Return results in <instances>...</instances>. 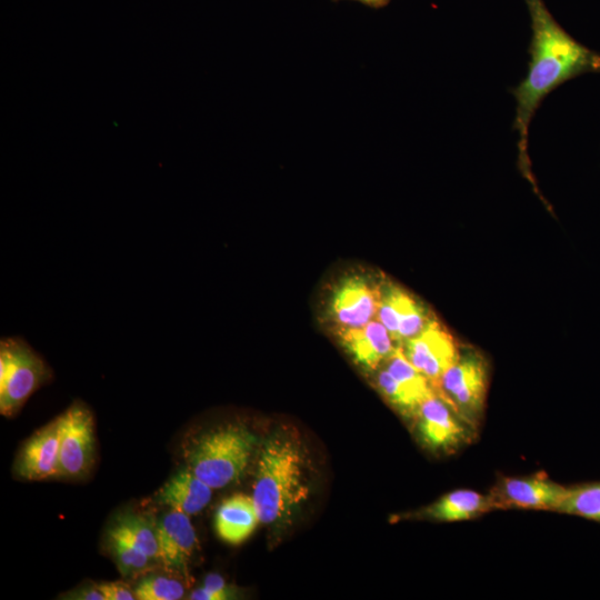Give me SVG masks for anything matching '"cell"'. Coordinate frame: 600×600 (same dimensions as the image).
Masks as SVG:
<instances>
[{"mask_svg": "<svg viewBox=\"0 0 600 600\" xmlns=\"http://www.w3.org/2000/svg\"><path fill=\"white\" fill-rule=\"evenodd\" d=\"M489 494L456 490L427 507L420 516L442 522L469 520L493 510Z\"/></svg>", "mask_w": 600, "mask_h": 600, "instance_id": "obj_16", "label": "cell"}, {"mask_svg": "<svg viewBox=\"0 0 600 600\" xmlns=\"http://www.w3.org/2000/svg\"><path fill=\"white\" fill-rule=\"evenodd\" d=\"M190 516L171 509L156 524L160 560L166 567L186 573L197 547Z\"/></svg>", "mask_w": 600, "mask_h": 600, "instance_id": "obj_12", "label": "cell"}, {"mask_svg": "<svg viewBox=\"0 0 600 600\" xmlns=\"http://www.w3.org/2000/svg\"><path fill=\"white\" fill-rule=\"evenodd\" d=\"M386 362V370L420 403L437 393L429 380L407 359L401 347L396 348Z\"/></svg>", "mask_w": 600, "mask_h": 600, "instance_id": "obj_19", "label": "cell"}, {"mask_svg": "<svg viewBox=\"0 0 600 600\" xmlns=\"http://www.w3.org/2000/svg\"><path fill=\"white\" fill-rule=\"evenodd\" d=\"M60 419L59 477L77 479L91 469L94 457V421L89 408L74 401Z\"/></svg>", "mask_w": 600, "mask_h": 600, "instance_id": "obj_6", "label": "cell"}, {"mask_svg": "<svg viewBox=\"0 0 600 600\" xmlns=\"http://www.w3.org/2000/svg\"><path fill=\"white\" fill-rule=\"evenodd\" d=\"M109 533L123 538L151 559L159 557L156 526L152 527L147 518L140 514H121Z\"/></svg>", "mask_w": 600, "mask_h": 600, "instance_id": "obj_17", "label": "cell"}, {"mask_svg": "<svg viewBox=\"0 0 600 600\" xmlns=\"http://www.w3.org/2000/svg\"><path fill=\"white\" fill-rule=\"evenodd\" d=\"M488 362L472 349L462 350L441 377L438 394L474 430L482 419L488 392Z\"/></svg>", "mask_w": 600, "mask_h": 600, "instance_id": "obj_5", "label": "cell"}, {"mask_svg": "<svg viewBox=\"0 0 600 600\" xmlns=\"http://www.w3.org/2000/svg\"><path fill=\"white\" fill-rule=\"evenodd\" d=\"M257 444L247 428L229 424L203 433L187 452V468L212 489L238 481Z\"/></svg>", "mask_w": 600, "mask_h": 600, "instance_id": "obj_3", "label": "cell"}, {"mask_svg": "<svg viewBox=\"0 0 600 600\" xmlns=\"http://www.w3.org/2000/svg\"><path fill=\"white\" fill-rule=\"evenodd\" d=\"M72 597H69L68 599H77V600H106L102 592L98 589V587H84L81 588L79 591H74Z\"/></svg>", "mask_w": 600, "mask_h": 600, "instance_id": "obj_26", "label": "cell"}, {"mask_svg": "<svg viewBox=\"0 0 600 600\" xmlns=\"http://www.w3.org/2000/svg\"><path fill=\"white\" fill-rule=\"evenodd\" d=\"M416 418L419 438L432 451L451 453L473 436L474 429L438 393L421 403Z\"/></svg>", "mask_w": 600, "mask_h": 600, "instance_id": "obj_7", "label": "cell"}, {"mask_svg": "<svg viewBox=\"0 0 600 600\" xmlns=\"http://www.w3.org/2000/svg\"><path fill=\"white\" fill-rule=\"evenodd\" d=\"M109 538L119 571L123 576H136L146 571L150 557L119 536L109 533Z\"/></svg>", "mask_w": 600, "mask_h": 600, "instance_id": "obj_22", "label": "cell"}, {"mask_svg": "<svg viewBox=\"0 0 600 600\" xmlns=\"http://www.w3.org/2000/svg\"><path fill=\"white\" fill-rule=\"evenodd\" d=\"M60 419L57 417L32 434L21 448L17 473L27 480L59 477Z\"/></svg>", "mask_w": 600, "mask_h": 600, "instance_id": "obj_11", "label": "cell"}, {"mask_svg": "<svg viewBox=\"0 0 600 600\" xmlns=\"http://www.w3.org/2000/svg\"><path fill=\"white\" fill-rule=\"evenodd\" d=\"M260 523L252 497L237 493L226 499L216 513V530L220 539L231 544L243 542Z\"/></svg>", "mask_w": 600, "mask_h": 600, "instance_id": "obj_15", "label": "cell"}, {"mask_svg": "<svg viewBox=\"0 0 600 600\" xmlns=\"http://www.w3.org/2000/svg\"><path fill=\"white\" fill-rule=\"evenodd\" d=\"M139 600H178L184 596L181 581L160 574H150L141 579L134 588Z\"/></svg>", "mask_w": 600, "mask_h": 600, "instance_id": "obj_21", "label": "cell"}, {"mask_svg": "<svg viewBox=\"0 0 600 600\" xmlns=\"http://www.w3.org/2000/svg\"><path fill=\"white\" fill-rule=\"evenodd\" d=\"M531 18L530 60L526 78L511 92L517 101L513 129L519 133V164L530 174L529 127L544 98L568 80L600 72V53L571 37L543 0H524Z\"/></svg>", "mask_w": 600, "mask_h": 600, "instance_id": "obj_1", "label": "cell"}, {"mask_svg": "<svg viewBox=\"0 0 600 600\" xmlns=\"http://www.w3.org/2000/svg\"><path fill=\"white\" fill-rule=\"evenodd\" d=\"M377 382L382 394L393 407L404 416L417 417L421 403L386 369L378 373Z\"/></svg>", "mask_w": 600, "mask_h": 600, "instance_id": "obj_23", "label": "cell"}, {"mask_svg": "<svg viewBox=\"0 0 600 600\" xmlns=\"http://www.w3.org/2000/svg\"><path fill=\"white\" fill-rule=\"evenodd\" d=\"M52 379L46 360L21 337L0 341V412L16 414L29 397Z\"/></svg>", "mask_w": 600, "mask_h": 600, "instance_id": "obj_4", "label": "cell"}, {"mask_svg": "<svg viewBox=\"0 0 600 600\" xmlns=\"http://www.w3.org/2000/svg\"><path fill=\"white\" fill-rule=\"evenodd\" d=\"M212 488L189 468L176 472L158 491L157 500L173 510L193 516L202 511L212 497Z\"/></svg>", "mask_w": 600, "mask_h": 600, "instance_id": "obj_13", "label": "cell"}, {"mask_svg": "<svg viewBox=\"0 0 600 600\" xmlns=\"http://www.w3.org/2000/svg\"><path fill=\"white\" fill-rule=\"evenodd\" d=\"M106 600H133L137 599L134 591L122 581L102 582L97 584Z\"/></svg>", "mask_w": 600, "mask_h": 600, "instance_id": "obj_25", "label": "cell"}, {"mask_svg": "<svg viewBox=\"0 0 600 600\" xmlns=\"http://www.w3.org/2000/svg\"><path fill=\"white\" fill-rule=\"evenodd\" d=\"M567 489L539 473L523 478H503L490 490L489 497L494 509L556 511Z\"/></svg>", "mask_w": 600, "mask_h": 600, "instance_id": "obj_9", "label": "cell"}, {"mask_svg": "<svg viewBox=\"0 0 600 600\" xmlns=\"http://www.w3.org/2000/svg\"><path fill=\"white\" fill-rule=\"evenodd\" d=\"M332 1L338 2L342 0H332ZM353 1L361 2L362 4L368 6L370 8H374V9L386 7L390 2V0H353Z\"/></svg>", "mask_w": 600, "mask_h": 600, "instance_id": "obj_27", "label": "cell"}, {"mask_svg": "<svg viewBox=\"0 0 600 600\" xmlns=\"http://www.w3.org/2000/svg\"><path fill=\"white\" fill-rule=\"evenodd\" d=\"M380 292L361 277H350L340 282L331 297L330 309L342 329L366 326L377 314Z\"/></svg>", "mask_w": 600, "mask_h": 600, "instance_id": "obj_10", "label": "cell"}, {"mask_svg": "<svg viewBox=\"0 0 600 600\" xmlns=\"http://www.w3.org/2000/svg\"><path fill=\"white\" fill-rule=\"evenodd\" d=\"M397 313H398V343H404L406 341L420 334L429 323L434 320L430 318L427 309L416 300L407 291L397 287Z\"/></svg>", "mask_w": 600, "mask_h": 600, "instance_id": "obj_18", "label": "cell"}, {"mask_svg": "<svg viewBox=\"0 0 600 600\" xmlns=\"http://www.w3.org/2000/svg\"><path fill=\"white\" fill-rule=\"evenodd\" d=\"M402 351L438 393L441 377L457 361L461 347L443 326L432 320L420 334L403 343Z\"/></svg>", "mask_w": 600, "mask_h": 600, "instance_id": "obj_8", "label": "cell"}, {"mask_svg": "<svg viewBox=\"0 0 600 600\" xmlns=\"http://www.w3.org/2000/svg\"><path fill=\"white\" fill-rule=\"evenodd\" d=\"M232 590L228 587L223 578L217 573H209L202 587L196 589L189 596L192 600H226L232 596Z\"/></svg>", "mask_w": 600, "mask_h": 600, "instance_id": "obj_24", "label": "cell"}, {"mask_svg": "<svg viewBox=\"0 0 600 600\" xmlns=\"http://www.w3.org/2000/svg\"><path fill=\"white\" fill-rule=\"evenodd\" d=\"M252 499L261 523L282 521L310 491L306 453L299 440L288 433L271 434L257 461Z\"/></svg>", "mask_w": 600, "mask_h": 600, "instance_id": "obj_2", "label": "cell"}, {"mask_svg": "<svg viewBox=\"0 0 600 600\" xmlns=\"http://www.w3.org/2000/svg\"><path fill=\"white\" fill-rule=\"evenodd\" d=\"M343 344L357 362L374 369L394 351L393 339L387 328L378 320L356 329H343Z\"/></svg>", "mask_w": 600, "mask_h": 600, "instance_id": "obj_14", "label": "cell"}, {"mask_svg": "<svg viewBox=\"0 0 600 600\" xmlns=\"http://www.w3.org/2000/svg\"><path fill=\"white\" fill-rule=\"evenodd\" d=\"M556 511L600 521V482L568 488Z\"/></svg>", "mask_w": 600, "mask_h": 600, "instance_id": "obj_20", "label": "cell"}]
</instances>
